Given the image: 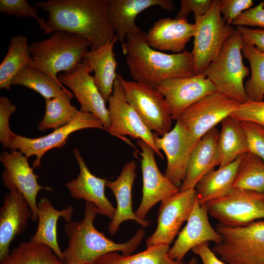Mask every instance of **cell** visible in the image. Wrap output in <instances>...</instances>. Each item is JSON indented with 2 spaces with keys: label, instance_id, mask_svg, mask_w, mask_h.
<instances>
[{
  "label": "cell",
  "instance_id": "cell-1",
  "mask_svg": "<svg viewBox=\"0 0 264 264\" xmlns=\"http://www.w3.org/2000/svg\"><path fill=\"white\" fill-rule=\"evenodd\" d=\"M109 0H48L36 7L48 13L44 34L64 31L81 35L96 50L115 35L108 9Z\"/></svg>",
  "mask_w": 264,
  "mask_h": 264
},
{
  "label": "cell",
  "instance_id": "cell-2",
  "mask_svg": "<svg viewBox=\"0 0 264 264\" xmlns=\"http://www.w3.org/2000/svg\"><path fill=\"white\" fill-rule=\"evenodd\" d=\"M126 61L133 81L156 88L163 81L194 75L192 52L184 51L168 54L151 47L146 32L128 34L122 46Z\"/></svg>",
  "mask_w": 264,
  "mask_h": 264
},
{
  "label": "cell",
  "instance_id": "cell-3",
  "mask_svg": "<svg viewBox=\"0 0 264 264\" xmlns=\"http://www.w3.org/2000/svg\"><path fill=\"white\" fill-rule=\"evenodd\" d=\"M97 214V206L86 202L83 219L72 220L65 224L68 239L67 246L63 251L66 264H93L103 255L112 252L120 251L123 255H130L139 246L145 234L144 229H137L128 241L117 243L95 228L93 222Z\"/></svg>",
  "mask_w": 264,
  "mask_h": 264
},
{
  "label": "cell",
  "instance_id": "cell-4",
  "mask_svg": "<svg viewBox=\"0 0 264 264\" xmlns=\"http://www.w3.org/2000/svg\"><path fill=\"white\" fill-rule=\"evenodd\" d=\"M89 46H91L90 42L81 35L57 31L46 40L29 44L33 60L27 67L42 71L59 81L60 72L70 73L77 69Z\"/></svg>",
  "mask_w": 264,
  "mask_h": 264
},
{
  "label": "cell",
  "instance_id": "cell-5",
  "mask_svg": "<svg viewBox=\"0 0 264 264\" xmlns=\"http://www.w3.org/2000/svg\"><path fill=\"white\" fill-rule=\"evenodd\" d=\"M243 43L242 34L235 29L226 39L217 57L202 73L217 91L240 104L248 101L243 79L249 75V69L242 62Z\"/></svg>",
  "mask_w": 264,
  "mask_h": 264
},
{
  "label": "cell",
  "instance_id": "cell-6",
  "mask_svg": "<svg viewBox=\"0 0 264 264\" xmlns=\"http://www.w3.org/2000/svg\"><path fill=\"white\" fill-rule=\"evenodd\" d=\"M221 236L211 250L227 264H264V220L231 227L218 223Z\"/></svg>",
  "mask_w": 264,
  "mask_h": 264
},
{
  "label": "cell",
  "instance_id": "cell-7",
  "mask_svg": "<svg viewBox=\"0 0 264 264\" xmlns=\"http://www.w3.org/2000/svg\"><path fill=\"white\" fill-rule=\"evenodd\" d=\"M220 0H214L203 15L195 17L194 74L202 73L219 54L226 39L235 29L221 16Z\"/></svg>",
  "mask_w": 264,
  "mask_h": 264
},
{
  "label": "cell",
  "instance_id": "cell-8",
  "mask_svg": "<svg viewBox=\"0 0 264 264\" xmlns=\"http://www.w3.org/2000/svg\"><path fill=\"white\" fill-rule=\"evenodd\" d=\"M127 102L138 113L146 125L162 136L171 130L172 118L163 95L152 86L127 80L117 73Z\"/></svg>",
  "mask_w": 264,
  "mask_h": 264
},
{
  "label": "cell",
  "instance_id": "cell-9",
  "mask_svg": "<svg viewBox=\"0 0 264 264\" xmlns=\"http://www.w3.org/2000/svg\"><path fill=\"white\" fill-rule=\"evenodd\" d=\"M206 205L209 214L219 223L231 227L244 226L264 218V192L232 188Z\"/></svg>",
  "mask_w": 264,
  "mask_h": 264
},
{
  "label": "cell",
  "instance_id": "cell-10",
  "mask_svg": "<svg viewBox=\"0 0 264 264\" xmlns=\"http://www.w3.org/2000/svg\"><path fill=\"white\" fill-rule=\"evenodd\" d=\"M109 113L110 126L108 132L128 142L124 136L129 135L147 143L161 159L162 153L155 144V135L146 125L133 107L128 103L119 80H115L112 93L109 99Z\"/></svg>",
  "mask_w": 264,
  "mask_h": 264
},
{
  "label": "cell",
  "instance_id": "cell-11",
  "mask_svg": "<svg viewBox=\"0 0 264 264\" xmlns=\"http://www.w3.org/2000/svg\"><path fill=\"white\" fill-rule=\"evenodd\" d=\"M240 104L216 91L189 107L176 120H180L198 141L208 131L229 116Z\"/></svg>",
  "mask_w": 264,
  "mask_h": 264
},
{
  "label": "cell",
  "instance_id": "cell-12",
  "mask_svg": "<svg viewBox=\"0 0 264 264\" xmlns=\"http://www.w3.org/2000/svg\"><path fill=\"white\" fill-rule=\"evenodd\" d=\"M198 200L195 189L180 191L161 201L158 209L157 225L153 234L146 241L147 247L156 244L170 245Z\"/></svg>",
  "mask_w": 264,
  "mask_h": 264
},
{
  "label": "cell",
  "instance_id": "cell-13",
  "mask_svg": "<svg viewBox=\"0 0 264 264\" xmlns=\"http://www.w3.org/2000/svg\"><path fill=\"white\" fill-rule=\"evenodd\" d=\"M88 128H98L106 130L101 122L90 113L79 110V113L70 123L54 130L44 136L38 138H28L16 134L10 143L8 148L11 150H18L28 158L36 156L32 167L42 166L43 156L49 150L61 148L65 146L69 135L78 130Z\"/></svg>",
  "mask_w": 264,
  "mask_h": 264
},
{
  "label": "cell",
  "instance_id": "cell-14",
  "mask_svg": "<svg viewBox=\"0 0 264 264\" xmlns=\"http://www.w3.org/2000/svg\"><path fill=\"white\" fill-rule=\"evenodd\" d=\"M136 144L142 151L143 186L141 201L134 214L138 219L145 220L148 212L155 204L178 193L180 188L161 173L155 159L154 150L141 139L137 140Z\"/></svg>",
  "mask_w": 264,
  "mask_h": 264
},
{
  "label": "cell",
  "instance_id": "cell-15",
  "mask_svg": "<svg viewBox=\"0 0 264 264\" xmlns=\"http://www.w3.org/2000/svg\"><path fill=\"white\" fill-rule=\"evenodd\" d=\"M198 141L178 119L176 120L175 127L162 137L155 135L157 149L163 150L167 157L164 175L178 187L185 178L189 158Z\"/></svg>",
  "mask_w": 264,
  "mask_h": 264
},
{
  "label": "cell",
  "instance_id": "cell-16",
  "mask_svg": "<svg viewBox=\"0 0 264 264\" xmlns=\"http://www.w3.org/2000/svg\"><path fill=\"white\" fill-rule=\"evenodd\" d=\"M28 157L18 150L5 151L0 155V161L4 169L2 173L4 185L8 190L17 188L27 200L32 212L31 219L38 220L37 196L41 190L52 191L49 186L43 187L38 182L39 176L28 162Z\"/></svg>",
  "mask_w": 264,
  "mask_h": 264
},
{
  "label": "cell",
  "instance_id": "cell-17",
  "mask_svg": "<svg viewBox=\"0 0 264 264\" xmlns=\"http://www.w3.org/2000/svg\"><path fill=\"white\" fill-rule=\"evenodd\" d=\"M90 73L88 61L84 59L75 71L60 73L57 78L62 85L72 90L80 104V110L93 114L108 131L110 126L109 110Z\"/></svg>",
  "mask_w": 264,
  "mask_h": 264
},
{
  "label": "cell",
  "instance_id": "cell-18",
  "mask_svg": "<svg viewBox=\"0 0 264 264\" xmlns=\"http://www.w3.org/2000/svg\"><path fill=\"white\" fill-rule=\"evenodd\" d=\"M155 89L165 98L175 120L189 107L217 91L212 83L202 73L166 79Z\"/></svg>",
  "mask_w": 264,
  "mask_h": 264
},
{
  "label": "cell",
  "instance_id": "cell-19",
  "mask_svg": "<svg viewBox=\"0 0 264 264\" xmlns=\"http://www.w3.org/2000/svg\"><path fill=\"white\" fill-rule=\"evenodd\" d=\"M0 209V261L10 253L9 247L17 236L26 230L32 212L28 202L16 187L9 189Z\"/></svg>",
  "mask_w": 264,
  "mask_h": 264
},
{
  "label": "cell",
  "instance_id": "cell-20",
  "mask_svg": "<svg viewBox=\"0 0 264 264\" xmlns=\"http://www.w3.org/2000/svg\"><path fill=\"white\" fill-rule=\"evenodd\" d=\"M206 204L200 205L197 200L187 223L178 233V237L168 252L169 257L179 262L197 245L212 241L215 243L221 241V236L211 225Z\"/></svg>",
  "mask_w": 264,
  "mask_h": 264
},
{
  "label": "cell",
  "instance_id": "cell-21",
  "mask_svg": "<svg viewBox=\"0 0 264 264\" xmlns=\"http://www.w3.org/2000/svg\"><path fill=\"white\" fill-rule=\"evenodd\" d=\"M80 172L77 178L66 183L70 196L77 200L84 199L94 204L98 208V214L108 217L111 220L116 211L105 193L107 180L93 175L88 168L86 163L77 149L73 150Z\"/></svg>",
  "mask_w": 264,
  "mask_h": 264
},
{
  "label": "cell",
  "instance_id": "cell-22",
  "mask_svg": "<svg viewBox=\"0 0 264 264\" xmlns=\"http://www.w3.org/2000/svg\"><path fill=\"white\" fill-rule=\"evenodd\" d=\"M155 6L168 11L175 9L171 0H109V16L122 46L128 34L142 31L135 24L137 15L146 9Z\"/></svg>",
  "mask_w": 264,
  "mask_h": 264
},
{
  "label": "cell",
  "instance_id": "cell-23",
  "mask_svg": "<svg viewBox=\"0 0 264 264\" xmlns=\"http://www.w3.org/2000/svg\"><path fill=\"white\" fill-rule=\"evenodd\" d=\"M136 167L134 160L128 161L116 180L107 181L106 186L111 190L117 202L115 215L108 226L112 235L117 232L121 223L127 220H134L142 227L150 224V221L137 218L132 210V188L136 177Z\"/></svg>",
  "mask_w": 264,
  "mask_h": 264
},
{
  "label": "cell",
  "instance_id": "cell-24",
  "mask_svg": "<svg viewBox=\"0 0 264 264\" xmlns=\"http://www.w3.org/2000/svg\"><path fill=\"white\" fill-rule=\"evenodd\" d=\"M194 24L187 19H159L146 33V40L154 49L178 53L194 37Z\"/></svg>",
  "mask_w": 264,
  "mask_h": 264
},
{
  "label": "cell",
  "instance_id": "cell-25",
  "mask_svg": "<svg viewBox=\"0 0 264 264\" xmlns=\"http://www.w3.org/2000/svg\"><path fill=\"white\" fill-rule=\"evenodd\" d=\"M220 132L215 127L199 140L189 159L186 176L180 191L195 189L197 183L206 174L220 166L218 141Z\"/></svg>",
  "mask_w": 264,
  "mask_h": 264
},
{
  "label": "cell",
  "instance_id": "cell-26",
  "mask_svg": "<svg viewBox=\"0 0 264 264\" xmlns=\"http://www.w3.org/2000/svg\"><path fill=\"white\" fill-rule=\"evenodd\" d=\"M117 41L115 35L98 49L87 51L84 57L88 61L90 72L94 73L95 84L106 103L112 93L117 79V63L113 52Z\"/></svg>",
  "mask_w": 264,
  "mask_h": 264
},
{
  "label": "cell",
  "instance_id": "cell-27",
  "mask_svg": "<svg viewBox=\"0 0 264 264\" xmlns=\"http://www.w3.org/2000/svg\"><path fill=\"white\" fill-rule=\"evenodd\" d=\"M38 224L36 231L29 241L42 243L50 247L62 261L63 252L60 248L57 240V222L63 217L66 222L72 220L74 208L71 205L65 209L57 210L46 197L42 198L37 203Z\"/></svg>",
  "mask_w": 264,
  "mask_h": 264
},
{
  "label": "cell",
  "instance_id": "cell-28",
  "mask_svg": "<svg viewBox=\"0 0 264 264\" xmlns=\"http://www.w3.org/2000/svg\"><path fill=\"white\" fill-rule=\"evenodd\" d=\"M244 154L216 170L210 171L201 178L196 186L200 205L219 198L232 190L238 168Z\"/></svg>",
  "mask_w": 264,
  "mask_h": 264
},
{
  "label": "cell",
  "instance_id": "cell-29",
  "mask_svg": "<svg viewBox=\"0 0 264 264\" xmlns=\"http://www.w3.org/2000/svg\"><path fill=\"white\" fill-rule=\"evenodd\" d=\"M221 123L218 141L219 167L225 166L250 152L247 138L241 122L228 116Z\"/></svg>",
  "mask_w": 264,
  "mask_h": 264
},
{
  "label": "cell",
  "instance_id": "cell-30",
  "mask_svg": "<svg viewBox=\"0 0 264 264\" xmlns=\"http://www.w3.org/2000/svg\"><path fill=\"white\" fill-rule=\"evenodd\" d=\"M27 38L23 35L12 37L8 52L0 65V88L9 90L13 78L32 61Z\"/></svg>",
  "mask_w": 264,
  "mask_h": 264
},
{
  "label": "cell",
  "instance_id": "cell-31",
  "mask_svg": "<svg viewBox=\"0 0 264 264\" xmlns=\"http://www.w3.org/2000/svg\"><path fill=\"white\" fill-rule=\"evenodd\" d=\"M73 97L72 93L66 90L59 96L45 99L44 115L38 129L41 132L50 129L55 130L74 120L79 110L70 103Z\"/></svg>",
  "mask_w": 264,
  "mask_h": 264
},
{
  "label": "cell",
  "instance_id": "cell-32",
  "mask_svg": "<svg viewBox=\"0 0 264 264\" xmlns=\"http://www.w3.org/2000/svg\"><path fill=\"white\" fill-rule=\"evenodd\" d=\"M170 245L156 244L135 254L124 255L117 252L107 253L93 264H184L171 259L168 255Z\"/></svg>",
  "mask_w": 264,
  "mask_h": 264
},
{
  "label": "cell",
  "instance_id": "cell-33",
  "mask_svg": "<svg viewBox=\"0 0 264 264\" xmlns=\"http://www.w3.org/2000/svg\"><path fill=\"white\" fill-rule=\"evenodd\" d=\"M0 264H66L48 246L22 241Z\"/></svg>",
  "mask_w": 264,
  "mask_h": 264
},
{
  "label": "cell",
  "instance_id": "cell-34",
  "mask_svg": "<svg viewBox=\"0 0 264 264\" xmlns=\"http://www.w3.org/2000/svg\"><path fill=\"white\" fill-rule=\"evenodd\" d=\"M11 85H21L33 90L45 99L59 96L67 90L47 74L38 69L25 67L13 78Z\"/></svg>",
  "mask_w": 264,
  "mask_h": 264
},
{
  "label": "cell",
  "instance_id": "cell-35",
  "mask_svg": "<svg viewBox=\"0 0 264 264\" xmlns=\"http://www.w3.org/2000/svg\"><path fill=\"white\" fill-rule=\"evenodd\" d=\"M233 188L264 192V161L249 152L245 154L238 168Z\"/></svg>",
  "mask_w": 264,
  "mask_h": 264
},
{
  "label": "cell",
  "instance_id": "cell-36",
  "mask_svg": "<svg viewBox=\"0 0 264 264\" xmlns=\"http://www.w3.org/2000/svg\"><path fill=\"white\" fill-rule=\"evenodd\" d=\"M242 52L250 64L251 77L245 82V91L248 100L264 99V53L243 41Z\"/></svg>",
  "mask_w": 264,
  "mask_h": 264
},
{
  "label": "cell",
  "instance_id": "cell-37",
  "mask_svg": "<svg viewBox=\"0 0 264 264\" xmlns=\"http://www.w3.org/2000/svg\"><path fill=\"white\" fill-rule=\"evenodd\" d=\"M0 11L20 18H34L43 31L45 27L46 21L38 16V9L36 6L29 5L26 0H0Z\"/></svg>",
  "mask_w": 264,
  "mask_h": 264
},
{
  "label": "cell",
  "instance_id": "cell-38",
  "mask_svg": "<svg viewBox=\"0 0 264 264\" xmlns=\"http://www.w3.org/2000/svg\"><path fill=\"white\" fill-rule=\"evenodd\" d=\"M229 116L241 122H254L264 127V100L240 104Z\"/></svg>",
  "mask_w": 264,
  "mask_h": 264
},
{
  "label": "cell",
  "instance_id": "cell-39",
  "mask_svg": "<svg viewBox=\"0 0 264 264\" xmlns=\"http://www.w3.org/2000/svg\"><path fill=\"white\" fill-rule=\"evenodd\" d=\"M17 110V106L6 96L0 97V141L4 149L8 146L16 134L11 130L9 119Z\"/></svg>",
  "mask_w": 264,
  "mask_h": 264
},
{
  "label": "cell",
  "instance_id": "cell-40",
  "mask_svg": "<svg viewBox=\"0 0 264 264\" xmlns=\"http://www.w3.org/2000/svg\"><path fill=\"white\" fill-rule=\"evenodd\" d=\"M241 124L247 136L250 152L264 161V127L248 121L241 122Z\"/></svg>",
  "mask_w": 264,
  "mask_h": 264
},
{
  "label": "cell",
  "instance_id": "cell-41",
  "mask_svg": "<svg viewBox=\"0 0 264 264\" xmlns=\"http://www.w3.org/2000/svg\"><path fill=\"white\" fill-rule=\"evenodd\" d=\"M220 11L226 23L232 25L233 22L243 11L253 5L252 0H220Z\"/></svg>",
  "mask_w": 264,
  "mask_h": 264
},
{
  "label": "cell",
  "instance_id": "cell-42",
  "mask_svg": "<svg viewBox=\"0 0 264 264\" xmlns=\"http://www.w3.org/2000/svg\"><path fill=\"white\" fill-rule=\"evenodd\" d=\"M238 26L264 27V1L242 12L232 23Z\"/></svg>",
  "mask_w": 264,
  "mask_h": 264
},
{
  "label": "cell",
  "instance_id": "cell-43",
  "mask_svg": "<svg viewBox=\"0 0 264 264\" xmlns=\"http://www.w3.org/2000/svg\"><path fill=\"white\" fill-rule=\"evenodd\" d=\"M213 0H181L179 11L176 19H187L191 12L195 17L205 14L210 8Z\"/></svg>",
  "mask_w": 264,
  "mask_h": 264
},
{
  "label": "cell",
  "instance_id": "cell-44",
  "mask_svg": "<svg viewBox=\"0 0 264 264\" xmlns=\"http://www.w3.org/2000/svg\"><path fill=\"white\" fill-rule=\"evenodd\" d=\"M236 29L241 33L245 43L264 53V29H251L243 26H236Z\"/></svg>",
  "mask_w": 264,
  "mask_h": 264
},
{
  "label": "cell",
  "instance_id": "cell-45",
  "mask_svg": "<svg viewBox=\"0 0 264 264\" xmlns=\"http://www.w3.org/2000/svg\"><path fill=\"white\" fill-rule=\"evenodd\" d=\"M192 251L200 257L203 264H227L219 259L211 250L209 246V242L197 245Z\"/></svg>",
  "mask_w": 264,
  "mask_h": 264
},
{
  "label": "cell",
  "instance_id": "cell-46",
  "mask_svg": "<svg viewBox=\"0 0 264 264\" xmlns=\"http://www.w3.org/2000/svg\"><path fill=\"white\" fill-rule=\"evenodd\" d=\"M184 264H198L197 259L194 257L192 258L188 262Z\"/></svg>",
  "mask_w": 264,
  "mask_h": 264
}]
</instances>
